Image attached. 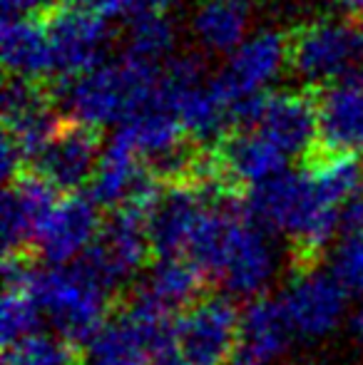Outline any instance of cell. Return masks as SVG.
<instances>
[{
    "mask_svg": "<svg viewBox=\"0 0 363 365\" xmlns=\"http://www.w3.org/2000/svg\"><path fill=\"white\" fill-rule=\"evenodd\" d=\"M43 321L53 326V333L68 341L88 343L107 321L110 289L95 279L83 264L48 266L43 271L30 269L28 276Z\"/></svg>",
    "mask_w": 363,
    "mask_h": 365,
    "instance_id": "obj_3",
    "label": "cell"
},
{
    "mask_svg": "<svg viewBox=\"0 0 363 365\" xmlns=\"http://www.w3.org/2000/svg\"><path fill=\"white\" fill-rule=\"evenodd\" d=\"M102 157V137L97 130L65 120L58 135L35 159V174L58 192L78 194L83 184H92Z\"/></svg>",
    "mask_w": 363,
    "mask_h": 365,
    "instance_id": "obj_12",
    "label": "cell"
},
{
    "mask_svg": "<svg viewBox=\"0 0 363 365\" xmlns=\"http://www.w3.org/2000/svg\"><path fill=\"white\" fill-rule=\"evenodd\" d=\"M53 53V80L68 82L110 63L107 50L112 45L110 20L88 10L63 5L43 20Z\"/></svg>",
    "mask_w": 363,
    "mask_h": 365,
    "instance_id": "obj_7",
    "label": "cell"
},
{
    "mask_svg": "<svg viewBox=\"0 0 363 365\" xmlns=\"http://www.w3.org/2000/svg\"><path fill=\"white\" fill-rule=\"evenodd\" d=\"M214 162L229 187H244L247 192V189L286 172L289 159L257 130H247L229 135L214 149Z\"/></svg>",
    "mask_w": 363,
    "mask_h": 365,
    "instance_id": "obj_16",
    "label": "cell"
},
{
    "mask_svg": "<svg viewBox=\"0 0 363 365\" xmlns=\"http://www.w3.org/2000/svg\"><path fill=\"white\" fill-rule=\"evenodd\" d=\"M344 18L354 20V23H363V0H339Z\"/></svg>",
    "mask_w": 363,
    "mask_h": 365,
    "instance_id": "obj_27",
    "label": "cell"
},
{
    "mask_svg": "<svg viewBox=\"0 0 363 365\" xmlns=\"http://www.w3.org/2000/svg\"><path fill=\"white\" fill-rule=\"evenodd\" d=\"M354 333H356V341H359V346L363 348V303H361L359 313L354 316Z\"/></svg>",
    "mask_w": 363,
    "mask_h": 365,
    "instance_id": "obj_29",
    "label": "cell"
},
{
    "mask_svg": "<svg viewBox=\"0 0 363 365\" xmlns=\"http://www.w3.org/2000/svg\"><path fill=\"white\" fill-rule=\"evenodd\" d=\"M175 321L170 311L135 293L88 341L85 365H155L175 348Z\"/></svg>",
    "mask_w": 363,
    "mask_h": 365,
    "instance_id": "obj_5",
    "label": "cell"
},
{
    "mask_svg": "<svg viewBox=\"0 0 363 365\" xmlns=\"http://www.w3.org/2000/svg\"><path fill=\"white\" fill-rule=\"evenodd\" d=\"M175 50V25L167 15L132 20L127 25L122 58L142 68L165 70Z\"/></svg>",
    "mask_w": 363,
    "mask_h": 365,
    "instance_id": "obj_21",
    "label": "cell"
},
{
    "mask_svg": "<svg viewBox=\"0 0 363 365\" xmlns=\"http://www.w3.org/2000/svg\"><path fill=\"white\" fill-rule=\"evenodd\" d=\"M289 68L309 90L363 77V23L316 18L289 33Z\"/></svg>",
    "mask_w": 363,
    "mask_h": 365,
    "instance_id": "obj_4",
    "label": "cell"
},
{
    "mask_svg": "<svg viewBox=\"0 0 363 365\" xmlns=\"http://www.w3.org/2000/svg\"><path fill=\"white\" fill-rule=\"evenodd\" d=\"M105 221L97 214L95 199L88 194H65L40 229L35 249L48 266H73L88 256Z\"/></svg>",
    "mask_w": 363,
    "mask_h": 365,
    "instance_id": "obj_11",
    "label": "cell"
},
{
    "mask_svg": "<svg viewBox=\"0 0 363 365\" xmlns=\"http://www.w3.org/2000/svg\"><path fill=\"white\" fill-rule=\"evenodd\" d=\"M150 204H125L112 209L97 241L80 264L110 291L125 286L145 266L152 251Z\"/></svg>",
    "mask_w": 363,
    "mask_h": 365,
    "instance_id": "obj_6",
    "label": "cell"
},
{
    "mask_svg": "<svg viewBox=\"0 0 363 365\" xmlns=\"http://www.w3.org/2000/svg\"><path fill=\"white\" fill-rule=\"evenodd\" d=\"M60 0H3V20H48Z\"/></svg>",
    "mask_w": 363,
    "mask_h": 365,
    "instance_id": "obj_24",
    "label": "cell"
},
{
    "mask_svg": "<svg viewBox=\"0 0 363 365\" xmlns=\"http://www.w3.org/2000/svg\"><path fill=\"white\" fill-rule=\"evenodd\" d=\"M284 68H289V33L264 28L252 33L232 55L224 68L214 75L219 92L229 105L264 95L269 82H274Z\"/></svg>",
    "mask_w": 363,
    "mask_h": 365,
    "instance_id": "obj_10",
    "label": "cell"
},
{
    "mask_svg": "<svg viewBox=\"0 0 363 365\" xmlns=\"http://www.w3.org/2000/svg\"><path fill=\"white\" fill-rule=\"evenodd\" d=\"M252 0H199L189 28L204 55H232L249 38Z\"/></svg>",
    "mask_w": 363,
    "mask_h": 365,
    "instance_id": "obj_17",
    "label": "cell"
},
{
    "mask_svg": "<svg viewBox=\"0 0 363 365\" xmlns=\"http://www.w3.org/2000/svg\"><path fill=\"white\" fill-rule=\"evenodd\" d=\"M351 293L334 279L331 271L306 266L291 279L279 298L289 326L299 341L316 343L329 338L344 323Z\"/></svg>",
    "mask_w": 363,
    "mask_h": 365,
    "instance_id": "obj_9",
    "label": "cell"
},
{
    "mask_svg": "<svg viewBox=\"0 0 363 365\" xmlns=\"http://www.w3.org/2000/svg\"><path fill=\"white\" fill-rule=\"evenodd\" d=\"M3 365H80V353L58 333L35 331L5 346Z\"/></svg>",
    "mask_w": 363,
    "mask_h": 365,
    "instance_id": "obj_23",
    "label": "cell"
},
{
    "mask_svg": "<svg viewBox=\"0 0 363 365\" xmlns=\"http://www.w3.org/2000/svg\"><path fill=\"white\" fill-rule=\"evenodd\" d=\"M331 274L351 296L363 293V197L344 209L341 234L331 249Z\"/></svg>",
    "mask_w": 363,
    "mask_h": 365,
    "instance_id": "obj_22",
    "label": "cell"
},
{
    "mask_svg": "<svg viewBox=\"0 0 363 365\" xmlns=\"http://www.w3.org/2000/svg\"><path fill=\"white\" fill-rule=\"evenodd\" d=\"M155 365H199V363L189 361V358H187V356H182V353L177 351V348H172V351L162 353V356L155 361Z\"/></svg>",
    "mask_w": 363,
    "mask_h": 365,
    "instance_id": "obj_28",
    "label": "cell"
},
{
    "mask_svg": "<svg viewBox=\"0 0 363 365\" xmlns=\"http://www.w3.org/2000/svg\"><path fill=\"white\" fill-rule=\"evenodd\" d=\"M184 259L234 296L262 298L279 271V251L267 229L254 224L234 192L219 194L199 221Z\"/></svg>",
    "mask_w": 363,
    "mask_h": 365,
    "instance_id": "obj_1",
    "label": "cell"
},
{
    "mask_svg": "<svg viewBox=\"0 0 363 365\" xmlns=\"http://www.w3.org/2000/svg\"><path fill=\"white\" fill-rule=\"evenodd\" d=\"M165 70H152L120 58L68 82H50L65 120L100 132L127 122L157 95Z\"/></svg>",
    "mask_w": 363,
    "mask_h": 365,
    "instance_id": "obj_2",
    "label": "cell"
},
{
    "mask_svg": "<svg viewBox=\"0 0 363 365\" xmlns=\"http://www.w3.org/2000/svg\"><path fill=\"white\" fill-rule=\"evenodd\" d=\"M316 110H319V145L314 154L356 157L363 152V77L319 90Z\"/></svg>",
    "mask_w": 363,
    "mask_h": 365,
    "instance_id": "obj_15",
    "label": "cell"
},
{
    "mask_svg": "<svg viewBox=\"0 0 363 365\" xmlns=\"http://www.w3.org/2000/svg\"><path fill=\"white\" fill-rule=\"evenodd\" d=\"M257 132L267 137L286 159H309L319 145L316 95H311V92L267 95Z\"/></svg>",
    "mask_w": 363,
    "mask_h": 365,
    "instance_id": "obj_13",
    "label": "cell"
},
{
    "mask_svg": "<svg viewBox=\"0 0 363 365\" xmlns=\"http://www.w3.org/2000/svg\"><path fill=\"white\" fill-rule=\"evenodd\" d=\"M180 0H125V15L127 20H140V18H150V15H167V10L172 8Z\"/></svg>",
    "mask_w": 363,
    "mask_h": 365,
    "instance_id": "obj_25",
    "label": "cell"
},
{
    "mask_svg": "<svg viewBox=\"0 0 363 365\" xmlns=\"http://www.w3.org/2000/svg\"><path fill=\"white\" fill-rule=\"evenodd\" d=\"M204 279L207 276L194 261L182 259V256H165L150 266V274L142 281L137 293H142L147 301L170 313L180 311V308L187 311L192 303L202 298Z\"/></svg>",
    "mask_w": 363,
    "mask_h": 365,
    "instance_id": "obj_20",
    "label": "cell"
},
{
    "mask_svg": "<svg viewBox=\"0 0 363 365\" xmlns=\"http://www.w3.org/2000/svg\"><path fill=\"white\" fill-rule=\"evenodd\" d=\"M65 5L78 10H88V13H95L100 18H117L125 10V0H63Z\"/></svg>",
    "mask_w": 363,
    "mask_h": 365,
    "instance_id": "obj_26",
    "label": "cell"
},
{
    "mask_svg": "<svg viewBox=\"0 0 363 365\" xmlns=\"http://www.w3.org/2000/svg\"><path fill=\"white\" fill-rule=\"evenodd\" d=\"M361 197H363V194H361Z\"/></svg>",
    "mask_w": 363,
    "mask_h": 365,
    "instance_id": "obj_30",
    "label": "cell"
},
{
    "mask_svg": "<svg viewBox=\"0 0 363 365\" xmlns=\"http://www.w3.org/2000/svg\"><path fill=\"white\" fill-rule=\"evenodd\" d=\"M3 68L5 77L53 80V53L40 20H3Z\"/></svg>",
    "mask_w": 363,
    "mask_h": 365,
    "instance_id": "obj_19",
    "label": "cell"
},
{
    "mask_svg": "<svg viewBox=\"0 0 363 365\" xmlns=\"http://www.w3.org/2000/svg\"><path fill=\"white\" fill-rule=\"evenodd\" d=\"M242 336V311L229 296H202L175 321V348L199 365H227Z\"/></svg>",
    "mask_w": 363,
    "mask_h": 365,
    "instance_id": "obj_8",
    "label": "cell"
},
{
    "mask_svg": "<svg viewBox=\"0 0 363 365\" xmlns=\"http://www.w3.org/2000/svg\"><path fill=\"white\" fill-rule=\"evenodd\" d=\"M60 194L38 174H20L3 194V246L5 256H20L35 246L40 229L58 207Z\"/></svg>",
    "mask_w": 363,
    "mask_h": 365,
    "instance_id": "obj_14",
    "label": "cell"
},
{
    "mask_svg": "<svg viewBox=\"0 0 363 365\" xmlns=\"http://www.w3.org/2000/svg\"><path fill=\"white\" fill-rule=\"evenodd\" d=\"M294 338L279 298H254L242 311V336L237 351L247 353L262 365L279 361Z\"/></svg>",
    "mask_w": 363,
    "mask_h": 365,
    "instance_id": "obj_18",
    "label": "cell"
}]
</instances>
